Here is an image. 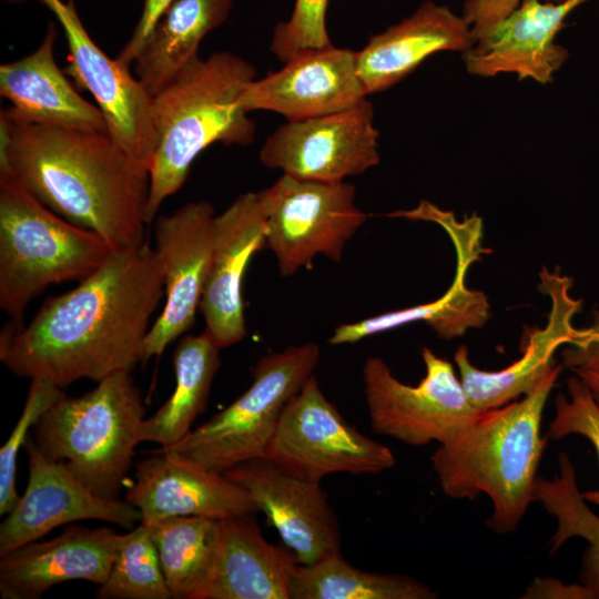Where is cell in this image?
I'll return each instance as SVG.
<instances>
[{"mask_svg": "<svg viewBox=\"0 0 599 599\" xmlns=\"http://www.w3.org/2000/svg\"><path fill=\"white\" fill-rule=\"evenodd\" d=\"M0 173L42 204L103 238L112 251L145 240L150 167L109 133L38 124L0 112Z\"/></svg>", "mask_w": 599, "mask_h": 599, "instance_id": "7a4b0ae2", "label": "cell"}, {"mask_svg": "<svg viewBox=\"0 0 599 599\" xmlns=\"http://www.w3.org/2000/svg\"><path fill=\"white\" fill-rule=\"evenodd\" d=\"M55 38L57 29L49 23L32 53L0 65V94L11 103L3 110L31 123L109 133L99 106L82 98L55 63Z\"/></svg>", "mask_w": 599, "mask_h": 599, "instance_id": "603a6c76", "label": "cell"}, {"mask_svg": "<svg viewBox=\"0 0 599 599\" xmlns=\"http://www.w3.org/2000/svg\"><path fill=\"white\" fill-rule=\"evenodd\" d=\"M63 395L62 388L48 380L31 379L22 413L0 449V515H8L20 499L16 474L21 447L39 417Z\"/></svg>", "mask_w": 599, "mask_h": 599, "instance_id": "1f68e13d", "label": "cell"}, {"mask_svg": "<svg viewBox=\"0 0 599 599\" xmlns=\"http://www.w3.org/2000/svg\"><path fill=\"white\" fill-rule=\"evenodd\" d=\"M233 0H175L134 60L135 77L150 95L199 57L204 37L226 21Z\"/></svg>", "mask_w": 599, "mask_h": 599, "instance_id": "484cf974", "label": "cell"}, {"mask_svg": "<svg viewBox=\"0 0 599 599\" xmlns=\"http://www.w3.org/2000/svg\"><path fill=\"white\" fill-rule=\"evenodd\" d=\"M475 43L463 16L425 1L408 18L370 37L356 52V70L368 95L397 84L436 52L464 53Z\"/></svg>", "mask_w": 599, "mask_h": 599, "instance_id": "7402d4cb", "label": "cell"}, {"mask_svg": "<svg viewBox=\"0 0 599 599\" xmlns=\"http://www.w3.org/2000/svg\"><path fill=\"white\" fill-rule=\"evenodd\" d=\"M328 0H295L293 12L287 21L274 28L270 50L281 62L312 49L333 45L327 27Z\"/></svg>", "mask_w": 599, "mask_h": 599, "instance_id": "d6a6232c", "label": "cell"}, {"mask_svg": "<svg viewBox=\"0 0 599 599\" xmlns=\"http://www.w3.org/2000/svg\"><path fill=\"white\" fill-rule=\"evenodd\" d=\"M568 397L559 394L555 400V416L547 433L550 439L576 434L589 439L599 459V406L587 386L576 376L567 382ZM586 501L599 507V489L582 493Z\"/></svg>", "mask_w": 599, "mask_h": 599, "instance_id": "836d02e7", "label": "cell"}, {"mask_svg": "<svg viewBox=\"0 0 599 599\" xmlns=\"http://www.w3.org/2000/svg\"><path fill=\"white\" fill-rule=\"evenodd\" d=\"M319 356L315 343L264 355L240 397L176 444L161 448L222 474L238 463L267 457L286 405L313 375Z\"/></svg>", "mask_w": 599, "mask_h": 599, "instance_id": "52a82bcc", "label": "cell"}, {"mask_svg": "<svg viewBox=\"0 0 599 599\" xmlns=\"http://www.w3.org/2000/svg\"><path fill=\"white\" fill-rule=\"evenodd\" d=\"M524 598L593 599L590 589L582 585H565L554 578H536Z\"/></svg>", "mask_w": 599, "mask_h": 599, "instance_id": "74e56055", "label": "cell"}, {"mask_svg": "<svg viewBox=\"0 0 599 599\" xmlns=\"http://www.w3.org/2000/svg\"><path fill=\"white\" fill-rule=\"evenodd\" d=\"M214 219L210 202L194 201L154 221V250L163 268L165 304L145 337L143 363L161 356L195 322L211 268Z\"/></svg>", "mask_w": 599, "mask_h": 599, "instance_id": "4fadbf2b", "label": "cell"}, {"mask_svg": "<svg viewBox=\"0 0 599 599\" xmlns=\"http://www.w3.org/2000/svg\"><path fill=\"white\" fill-rule=\"evenodd\" d=\"M174 1L175 0H144L141 16L132 35L115 58L122 65L130 69L159 20Z\"/></svg>", "mask_w": 599, "mask_h": 599, "instance_id": "8d00e7d4", "label": "cell"}, {"mask_svg": "<svg viewBox=\"0 0 599 599\" xmlns=\"http://www.w3.org/2000/svg\"><path fill=\"white\" fill-rule=\"evenodd\" d=\"M558 461L560 473L554 479L536 478L532 498L541 502L557 520V529L550 539V554L572 537L583 538L588 542L580 579L590 589L593 599H599V516L587 506L569 456L561 453Z\"/></svg>", "mask_w": 599, "mask_h": 599, "instance_id": "f546056e", "label": "cell"}, {"mask_svg": "<svg viewBox=\"0 0 599 599\" xmlns=\"http://www.w3.org/2000/svg\"><path fill=\"white\" fill-rule=\"evenodd\" d=\"M425 376L417 386L397 379L379 357L366 358L362 375L374 433L410 446L445 444L481 412L469 402L453 365L422 348Z\"/></svg>", "mask_w": 599, "mask_h": 599, "instance_id": "9c48e42d", "label": "cell"}, {"mask_svg": "<svg viewBox=\"0 0 599 599\" xmlns=\"http://www.w3.org/2000/svg\"><path fill=\"white\" fill-rule=\"evenodd\" d=\"M97 233L78 226L34 197L10 172L0 173V307L14 328L48 286L81 281L111 254Z\"/></svg>", "mask_w": 599, "mask_h": 599, "instance_id": "8992f818", "label": "cell"}, {"mask_svg": "<svg viewBox=\"0 0 599 599\" xmlns=\"http://www.w3.org/2000/svg\"><path fill=\"white\" fill-rule=\"evenodd\" d=\"M10 2H22V1H26V0H8Z\"/></svg>", "mask_w": 599, "mask_h": 599, "instance_id": "ab89813d", "label": "cell"}, {"mask_svg": "<svg viewBox=\"0 0 599 599\" xmlns=\"http://www.w3.org/2000/svg\"><path fill=\"white\" fill-rule=\"evenodd\" d=\"M587 0L522 2L487 35L464 52L467 71L490 78L516 73L519 80L552 82L554 74L568 59V50L555 38L565 27L569 13Z\"/></svg>", "mask_w": 599, "mask_h": 599, "instance_id": "44dd1931", "label": "cell"}, {"mask_svg": "<svg viewBox=\"0 0 599 599\" xmlns=\"http://www.w3.org/2000/svg\"><path fill=\"white\" fill-rule=\"evenodd\" d=\"M539 291L550 298L551 307L542 328H527L521 338V357L504 369L490 372L477 368L468 348L460 345L454 361L460 382L471 405L479 412L501 407L527 394L557 365L554 355L561 345L572 343L582 329L572 325L581 309V301L570 295L572 280L546 267L539 273Z\"/></svg>", "mask_w": 599, "mask_h": 599, "instance_id": "e0dca14e", "label": "cell"}, {"mask_svg": "<svg viewBox=\"0 0 599 599\" xmlns=\"http://www.w3.org/2000/svg\"><path fill=\"white\" fill-rule=\"evenodd\" d=\"M287 473L318 481L338 473L379 474L393 451L349 425L312 375L286 405L267 457Z\"/></svg>", "mask_w": 599, "mask_h": 599, "instance_id": "30bf717a", "label": "cell"}, {"mask_svg": "<svg viewBox=\"0 0 599 599\" xmlns=\"http://www.w3.org/2000/svg\"><path fill=\"white\" fill-rule=\"evenodd\" d=\"M266 214V247L280 274L311 268L316 255L339 262L346 243L367 215L356 204V189L337 183L301 180L283 174L258 192Z\"/></svg>", "mask_w": 599, "mask_h": 599, "instance_id": "ba28073f", "label": "cell"}, {"mask_svg": "<svg viewBox=\"0 0 599 599\" xmlns=\"http://www.w3.org/2000/svg\"><path fill=\"white\" fill-rule=\"evenodd\" d=\"M592 333L599 337V314L596 316L595 323L591 326Z\"/></svg>", "mask_w": 599, "mask_h": 599, "instance_id": "f35d334b", "label": "cell"}, {"mask_svg": "<svg viewBox=\"0 0 599 599\" xmlns=\"http://www.w3.org/2000/svg\"><path fill=\"white\" fill-rule=\"evenodd\" d=\"M367 97L356 70V52L334 45L302 51L275 72L254 79L240 93L247 113L271 111L300 121L349 109Z\"/></svg>", "mask_w": 599, "mask_h": 599, "instance_id": "2e32d148", "label": "cell"}, {"mask_svg": "<svg viewBox=\"0 0 599 599\" xmlns=\"http://www.w3.org/2000/svg\"><path fill=\"white\" fill-rule=\"evenodd\" d=\"M557 365L521 399L481 412L432 457L443 493L454 499L486 494L493 502L487 526L514 532L529 504L547 446L540 426L547 398L560 374Z\"/></svg>", "mask_w": 599, "mask_h": 599, "instance_id": "3957f363", "label": "cell"}, {"mask_svg": "<svg viewBox=\"0 0 599 599\" xmlns=\"http://www.w3.org/2000/svg\"><path fill=\"white\" fill-rule=\"evenodd\" d=\"M223 474L246 490L300 565L341 554L338 521L318 481L294 476L266 457L238 463Z\"/></svg>", "mask_w": 599, "mask_h": 599, "instance_id": "9a60e30c", "label": "cell"}, {"mask_svg": "<svg viewBox=\"0 0 599 599\" xmlns=\"http://www.w3.org/2000/svg\"><path fill=\"white\" fill-rule=\"evenodd\" d=\"M154 453L135 465L124 496L141 511L142 524L172 516L225 519L257 512L246 490L224 474L164 448Z\"/></svg>", "mask_w": 599, "mask_h": 599, "instance_id": "d6986e66", "label": "cell"}, {"mask_svg": "<svg viewBox=\"0 0 599 599\" xmlns=\"http://www.w3.org/2000/svg\"><path fill=\"white\" fill-rule=\"evenodd\" d=\"M165 295L149 242L112 251L71 291L49 297L28 325L6 326L0 361L14 375L64 388L132 372L144 361L150 319Z\"/></svg>", "mask_w": 599, "mask_h": 599, "instance_id": "6da1fadb", "label": "cell"}, {"mask_svg": "<svg viewBox=\"0 0 599 599\" xmlns=\"http://www.w3.org/2000/svg\"><path fill=\"white\" fill-rule=\"evenodd\" d=\"M297 565L288 548L264 538L254 514L221 519L219 551L203 599H290Z\"/></svg>", "mask_w": 599, "mask_h": 599, "instance_id": "cb8c5ba5", "label": "cell"}, {"mask_svg": "<svg viewBox=\"0 0 599 599\" xmlns=\"http://www.w3.org/2000/svg\"><path fill=\"white\" fill-rule=\"evenodd\" d=\"M61 24L68 47L64 69L94 98L110 136L132 158L151 165L156 135L152 95L129 68L109 58L92 40L78 14L74 0H40Z\"/></svg>", "mask_w": 599, "mask_h": 599, "instance_id": "7c38bea8", "label": "cell"}, {"mask_svg": "<svg viewBox=\"0 0 599 599\" xmlns=\"http://www.w3.org/2000/svg\"><path fill=\"white\" fill-rule=\"evenodd\" d=\"M378 138L373 104L365 99L339 112L286 121L266 138L258 158L285 175L337 183L379 163Z\"/></svg>", "mask_w": 599, "mask_h": 599, "instance_id": "8fae6325", "label": "cell"}, {"mask_svg": "<svg viewBox=\"0 0 599 599\" xmlns=\"http://www.w3.org/2000/svg\"><path fill=\"white\" fill-rule=\"evenodd\" d=\"M220 347L203 332L183 337L173 353L175 388L141 428V443L169 447L183 439L209 400L220 367Z\"/></svg>", "mask_w": 599, "mask_h": 599, "instance_id": "4316f807", "label": "cell"}, {"mask_svg": "<svg viewBox=\"0 0 599 599\" xmlns=\"http://www.w3.org/2000/svg\"><path fill=\"white\" fill-rule=\"evenodd\" d=\"M544 1L559 3L566 0ZM521 2L522 0H467L463 8V17L469 23L477 42L487 35Z\"/></svg>", "mask_w": 599, "mask_h": 599, "instance_id": "d590c367", "label": "cell"}, {"mask_svg": "<svg viewBox=\"0 0 599 599\" xmlns=\"http://www.w3.org/2000/svg\"><path fill=\"white\" fill-rule=\"evenodd\" d=\"M290 599H434L437 593L418 580L397 573L364 571L342 554L313 565H297Z\"/></svg>", "mask_w": 599, "mask_h": 599, "instance_id": "f1b7e54d", "label": "cell"}, {"mask_svg": "<svg viewBox=\"0 0 599 599\" xmlns=\"http://www.w3.org/2000/svg\"><path fill=\"white\" fill-rule=\"evenodd\" d=\"M145 418L131 372H118L81 396L64 394L35 422L32 438L95 496L120 499Z\"/></svg>", "mask_w": 599, "mask_h": 599, "instance_id": "5b68a950", "label": "cell"}, {"mask_svg": "<svg viewBox=\"0 0 599 599\" xmlns=\"http://www.w3.org/2000/svg\"><path fill=\"white\" fill-rule=\"evenodd\" d=\"M29 477L26 490L0 525V556L39 540L52 529L81 520H102L131 530L141 511L125 499H104L78 481L67 467L45 457L31 433L24 446Z\"/></svg>", "mask_w": 599, "mask_h": 599, "instance_id": "5bb4252c", "label": "cell"}, {"mask_svg": "<svg viewBox=\"0 0 599 599\" xmlns=\"http://www.w3.org/2000/svg\"><path fill=\"white\" fill-rule=\"evenodd\" d=\"M124 534L109 527L71 525L48 541H32L0 556L3 599H39L69 580L102 585L109 577Z\"/></svg>", "mask_w": 599, "mask_h": 599, "instance_id": "ffe728a7", "label": "cell"}, {"mask_svg": "<svg viewBox=\"0 0 599 599\" xmlns=\"http://www.w3.org/2000/svg\"><path fill=\"white\" fill-rule=\"evenodd\" d=\"M454 245L457 255L456 274L443 296L433 302L338 325L328 343L355 344L365 337L417 321H424L444 339L459 337L469 328L481 327L490 316L489 303L484 293L466 286L465 277L471 263L485 250L478 242L469 240Z\"/></svg>", "mask_w": 599, "mask_h": 599, "instance_id": "d4e9b609", "label": "cell"}, {"mask_svg": "<svg viewBox=\"0 0 599 599\" xmlns=\"http://www.w3.org/2000/svg\"><path fill=\"white\" fill-rule=\"evenodd\" d=\"M561 357L562 365L587 386L599 406V337L591 327L582 329L579 337L562 349Z\"/></svg>", "mask_w": 599, "mask_h": 599, "instance_id": "e575fe53", "label": "cell"}, {"mask_svg": "<svg viewBox=\"0 0 599 599\" xmlns=\"http://www.w3.org/2000/svg\"><path fill=\"white\" fill-rule=\"evenodd\" d=\"M266 232L258 192L241 194L215 215L213 255L200 311L204 332L220 348L246 336L242 282L252 256L266 247Z\"/></svg>", "mask_w": 599, "mask_h": 599, "instance_id": "ac0fdd59", "label": "cell"}, {"mask_svg": "<svg viewBox=\"0 0 599 599\" xmlns=\"http://www.w3.org/2000/svg\"><path fill=\"white\" fill-rule=\"evenodd\" d=\"M145 526L172 598L203 599L216 561L221 519L172 516Z\"/></svg>", "mask_w": 599, "mask_h": 599, "instance_id": "83f0119b", "label": "cell"}, {"mask_svg": "<svg viewBox=\"0 0 599 599\" xmlns=\"http://www.w3.org/2000/svg\"><path fill=\"white\" fill-rule=\"evenodd\" d=\"M100 599H170L150 529L140 522L124 534L108 579L99 586Z\"/></svg>", "mask_w": 599, "mask_h": 599, "instance_id": "4dcf8cb0", "label": "cell"}, {"mask_svg": "<svg viewBox=\"0 0 599 599\" xmlns=\"http://www.w3.org/2000/svg\"><path fill=\"white\" fill-rule=\"evenodd\" d=\"M256 68L229 51L200 57L152 97L156 146L150 165L146 222L185 183L197 155L214 143L250 145L256 125L238 103Z\"/></svg>", "mask_w": 599, "mask_h": 599, "instance_id": "277c9868", "label": "cell"}]
</instances>
